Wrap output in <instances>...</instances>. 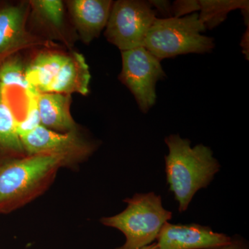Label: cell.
<instances>
[{
    "label": "cell",
    "mask_w": 249,
    "mask_h": 249,
    "mask_svg": "<svg viewBox=\"0 0 249 249\" xmlns=\"http://www.w3.org/2000/svg\"><path fill=\"white\" fill-rule=\"evenodd\" d=\"M168 155L165 156L167 183L178 204V211L184 212L196 192L206 188L219 171L220 165L209 147L199 144L191 147V141L178 134L165 137Z\"/></svg>",
    "instance_id": "cell-1"
},
{
    "label": "cell",
    "mask_w": 249,
    "mask_h": 249,
    "mask_svg": "<svg viewBox=\"0 0 249 249\" xmlns=\"http://www.w3.org/2000/svg\"><path fill=\"white\" fill-rule=\"evenodd\" d=\"M71 162L65 156L36 155L0 165V214L9 213L34 199L59 168Z\"/></svg>",
    "instance_id": "cell-2"
},
{
    "label": "cell",
    "mask_w": 249,
    "mask_h": 249,
    "mask_svg": "<svg viewBox=\"0 0 249 249\" xmlns=\"http://www.w3.org/2000/svg\"><path fill=\"white\" fill-rule=\"evenodd\" d=\"M124 201L127 206L123 212L101 219L103 225L118 229L125 236L124 245L114 249H142L152 245L173 213L163 208L161 196L153 192L137 193Z\"/></svg>",
    "instance_id": "cell-3"
},
{
    "label": "cell",
    "mask_w": 249,
    "mask_h": 249,
    "mask_svg": "<svg viewBox=\"0 0 249 249\" xmlns=\"http://www.w3.org/2000/svg\"><path fill=\"white\" fill-rule=\"evenodd\" d=\"M206 29L196 13L181 18L156 19L147 32L144 47L160 60L187 53H204L214 47V39L204 36Z\"/></svg>",
    "instance_id": "cell-4"
},
{
    "label": "cell",
    "mask_w": 249,
    "mask_h": 249,
    "mask_svg": "<svg viewBox=\"0 0 249 249\" xmlns=\"http://www.w3.org/2000/svg\"><path fill=\"white\" fill-rule=\"evenodd\" d=\"M156 19V11L149 1L119 0L111 6L105 36L121 52L144 47Z\"/></svg>",
    "instance_id": "cell-5"
},
{
    "label": "cell",
    "mask_w": 249,
    "mask_h": 249,
    "mask_svg": "<svg viewBox=\"0 0 249 249\" xmlns=\"http://www.w3.org/2000/svg\"><path fill=\"white\" fill-rule=\"evenodd\" d=\"M121 55L119 79L134 95L141 110L147 113L155 104L157 82L165 77L160 60L143 47L121 52Z\"/></svg>",
    "instance_id": "cell-6"
},
{
    "label": "cell",
    "mask_w": 249,
    "mask_h": 249,
    "mask_svg": "<svg viewBox=\"0 0 249 249\" xmlns=\"http://www.w3.org/2000/svg\"><path fill=\"white\" fill-rule=\"evenodd\" d=\"M24 150L29 155H55L65 156L72 162L86 158L94 147L87 142L77 130L58 132L42 124L19 134Z\"/></svg>",
    "instance_id": "cell-7"
},
{
    "label": "cell",
    "mask_w": 249,
    "mask_h": 249,
    "mask_svg": "<svg viewBox=\"0 0 249 249\" xmlns=\"http://www.w3.org/2000/svg\"><path fill=\"white\" fill-rule=\"evenodd\" d=\"M29 14V3L0 5V64L25 49L52 47L53 44L28 30Z\"/></svg>",
    "instance_id": "cell-8"
},
{
    "label": "cell",
    "mask_w": 249,
    "mask_h": 249,
    "mask_svg": "<svg viewBox=\"0 0 249 249\" xmlns=\"http://www.w3.org/2000/svg\"><path fill=\"white\" fill-rule=\"evenodd\" d=\"M157 249H224L232 237L200 224L166 222L157 237Z\"/></svg>",
    "instance_id": "cell-9"
},
{
    "label": "cell",
    "mask_w": 249,
    "mask_h": 249,
    "mask_svg": "<svg viewBox=\"0 0 249 249\" xmlns=\"http://www.w3.org/2000/svg\"><path fill=\"white\" fill-rule=\"evenodd\" d=\"M66 4L80 38L84 43L89 44L106 27L113 1L70 0Z\"/></svg>",
    "instance_id": "cell-10"
},
{
    "label": "cell",
    "mask_w": 249,
    "mask_h": 249,
    "mask_svg": "<svg viewBox=\"0 0 249 249\" xmlns=\"http://www.w3.org/2000/svg\"><path fill=\"white\" fill-rule=\"evenodd\" d=\"M91 74L85 57L81 53L68 54L66 61L59 70L46 93L71 95L89 93Z\"/></svg>",
    "instance_id": "cell-11"
},
{
    "label": "cell",
    "mask_w": 249,
    "mask_h": 249,
    "mask_svg": "<svg viewBox=\"0 0 249 249\" xmlns=\"http://www.w3.org/2000/svg\"><path fill=\"white\" fill-rule=\"evenodd\" d=\"M71 102V95L37 93V104L41 124L58 132L76 130V124L70 111Z\"/></svg>",
    "instance_id": "cell-12"
},
{
    "label": "cell",
    "mask_w": 249,
    "mask_h": 249,
    "mask_svg": "<svg viewBox=\"0 0 249 249\" xmlns=\"http://www.w3.org/2000/svg\"><path fill=\"white\" fill-rule=\"evenodd\" d=\"M68 54L54 51L40 52L26 67V78L36 92L46 93Z\"/></svg>",
    "instance_id": "cell-13"
},
{
    "label": "cell",
    "mask_w": 249,
    "mask_h": 249,
    "mask_svg": "<svg viewBox=\"0 0 249 249\" xmlns=\"http://www.w3.org/2000/svg\"><path fill=\"white\" fill-rule=\"evenodd\" d=\"M6 90L0 85V148L7 152H23L18 132V120L10 106Z\"/></svg>",
    "instance_id": "cell-14"
},
{
    "label": "cell",
    "mask_w": 249,
    "mask_h": 249,
    "mask_svg": "<svg viewBox=\"0 0 249 249\" xmlns=\"http://www.w3.org/2000/svg\"><path fill=\"white\" fill-rule=\"evenodd\" d=\"M33 18L57 37H62L65 28V4L60 0H31L29 1Z\"/></svg>",
    "instance_id": "cell-15"
},
{
    "label": "cell",
    "mask_w": 249,
    "mask_h": 249,
    "mask_svg": "<svg viewBox=\"0 0 249 249\" xmlns=\"http://www.w3.org/2000/svg\"><path fill=\"white\" fill-rule=\"evenodd\" d=\"M199 19L205 27L213 29L225 20L232 10L249 9V1L244 0H200Z\"/></svg>",
    "instance_id": "cell-16"
},
{
    "label": "cell",
    "mask_w": 249,
    "mask_h": 249,
    "mask_svg": "<svg viewBox=\"0 0 249 249\" xmlns=\"http://www.w3.org/2000/svg\"><path fill=\"white\" fill-rule=\"evenodd\" d=\"M22 59L17 55L10 57L0 64V85L6 91L9 88H19L27 98L37 93L28 83Z\"/></svg>",
    "instance_id": "cell-17"
},
{
    "label": "cell",
    "mask_w": 249,
    "mask_h": 249,
    "mask_svg": "<svg viewBox=\"0 0 249 249\" xmlns=\"http://www.w3.org/2000/svg\"><path fill=\"white\" fill-rule=\"evenodd\" d=\"M37 93L27 98V110L22 121H18V132L19 134L28 132L41 124L40 114L37 104Z\"/></svg>",
    "instance_id": "cell-18"
},
{
    "label": "cell",
    "mask_w": 249,
    "mask_h": 249,
    "mask_svg": "<svg viewBox=\"0 0 249 249\" xmlns=\"http://www.w3.org/2000/svg\"><path fill=\"white\" fill-rule=\"evenodd\" d=\"M199 1L196 0H178L172 4L173 18H181L196 11H199Z\"/></svg>",
    "instance_id": "cell-19"
},
{
    "label": "cell",
    "mask_w": 249,
    "mask_h": 249,
    "mask_svg": "<svg viewBox=\"0 0 249 249\" xmlns=\"http://www.w3.org/2000/svg\"><path fill=\"white\" fill-rule=\"evenodd\" d=\"M152 6H155L156 9L158 10L159 12L163 16H165L166 18H173L172 14V4L168 1H149Z\"/></svg>",
    "instance_id": "cell-20"
},
{
    "label": "cell",
    "mask_w": 249,
    "mask_h": 249,
    "mask_svg": "<svg viewBox=\"0 0 249 249\" xmlns=\"http://www.w3.org/2000/svg\"><path fill=\"white\" fill-rule=\"evenodd\" d=\"M224 249H249V243L240 236L232 237L231 243Z\"/></svg>",
    "instance_id": "cell-21"
},
{
    "label": "cell",
    "mask_w": 249,
    "mask_h": 249,
    "mask_svg": "<svg viewBox=\"0 0 249 249\" xmlns=\"http://www.w3.org/2000/svg\"><path fill=\"white\" fill-rule=\"evenodd\" d=\"M249 29L245 33L243 38H242L241 46L243 47V52H245L246 55L247 54V58H249Z\"/></svg>",
    "instance_id": "cell-22"
},
{
    "label": "cell",
    "mask_w": 249,
    "mask_h": 249,
    "mask_svg": "<svg viewBox=\"0 0 249 249\" xmlns=\"http://www.w3.org/2000/svg\"><path fill=\"white\" fill-rule=\"evenodd\" d=\"M142 249H157V243H152V245L147 246Z\"/></svg>",
    "instance_id": "cell-23"
}]
</instances>
